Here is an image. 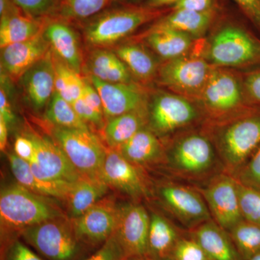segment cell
Here are the masks:
<instances>
[{"label":"cell","mask_w":260,"mask_h":260,"mask_svg":"<svg viewBox=\"0 0 260 260\" xmlns=\"http://www.w3.org/2000/svg\"><path fill=\"white\" fill-rule=\"evenodd\" d=\"M52 54L55 70V91L73 104L83 94L85 78L72 70L53 52Z\"/></svg>","instance_id":"1f68e13d"},{"label":"cell","mask_w":260,"mask_h":260,"mask_svg":"<svg viewBox=\"0 0 260 260\" xmlns=\"http://www.w3.org/2000/svg\"><path fill=\"white\" fill-rule=\"evenodd\" d=\"M119 215V210L111 203L99 202L72 224L85 245H102L116 232Z\"/></svg>","instance_id":"9a60e30c"},{"label":"cell","mask_w":260,"mask_h":260,"mask_svg":"<svg viewBox=\"0 0 260 260\" xmlns=\"http://www.w3.org/2000/svg\"><path fill=\"white\" fill-rule=\"evenodd\" d=\"M164 11L148 7H125L104 10L83 26L89 45L107 48L125 39L144 24L161 16Z\"/></svg>","instance_id":"7a4b0ae2"},{"label":"cell","mask_w":260,"mask_h":260,"mask_svg":"<svg viewBox=\"0 0 260 260\" xmlns=\"http://www.w3.org/2000/svg\"><path fill=\"white\" fill-rule=\"evenodd\" d=\"M196 241L210 260H243L229 233L211 219L191 230Z\"/></svg>","instance_id":"44dd1931"},{"label":"cell","mask_w":260,"mask_h":260,"mask_svg":"<svg viewBox=\"0 0 260 260\" xmlns=\"http://www.w3.org/2000/svg\"><path fill=\"white\" fill-rule=\"evenodd\" d=\"M83 70L88 76H93L109 83H132L133 75L124 63L112 50L95 48L89 54Z\"/></svg>","instance_id":"7402d4cb"},{"label":"cell","mask_w":260,"mask_h":260,"mask_svg":"<svg viewBox=\"0 0 260 260\" xmlns=\"http://www.w3.org/2000/svg\"><path fill=\"white\" fill-rule=\"evenodd\" d=\"M248 260H260V253L259 254H256V255L253 256L250 259Z\"/></svg>","instance_id":"816d5d0a"},{"label":"cell","mask_w":260,"mask_h":260,"mask_svg":"<svg viewBox=\"0 0 260 260\" xmlns=\"http://www.w3.org/2000/svg\"><path fill=\"white\" fill-rule=\"evenodd\" d=\"M50 50V45L44 37V30L30 40L7 46L1 49L2 71L13 80H20L24 73L42 59Z\"/></svg>","instance_id":"ac0fdd59"},{"label":"cell","mask_w":260,"mask_h":260,"mask_svg":"<svg viewBox=\"0 0 260 260\" xmlns=\"http://www.w3.org/2000/svg\"><path fill=\"white\" fill-rule=\"evenodd\" d=\"M174 260H210L196 241L193 239H180L171 255Z\"/></svg>","instance_id":"f35d334b"},{"label":"cell","mask_w":260,"mask_h":260,"mask_svg":"<svg viewBox=\"0 0 260 260\" xmlns=\"http://www.w3.org/2000/svg\"><path fill=\"white\" fill-rule=\"evenodd\" d=\"M214 16V10L204 13L173 10L170 14L159 19L150 29H171L184 32L192 38L200 37L209 28Z\"/></svg>","instance_id":"d4e9b609"},{"label":"cell","mask_w":260,"mask_h":260,"mask_svg":"<svg viewBox=\"0 0 260 260\" xmlns=\"http://www.w3.org/2000/svg\"><path fill=\"white\" fill-rule=\"evenodd\" d=\"M126 257L115 232L93 254L84 260H124Z\"/></svg>","instance_id":"60d3db41"},{"label":"cell","mask_w":260,"mask_h":260,"mask_svg":"<svg viewBox=\"0 0 260 260\" xmlns=\"http://www.w3.org/2000/svg\"><path fill=\"white\" fill-rule=\"evenodd\" d=\"M237 192L244 220L260 225V190L237 181Z\"/></svg>","instance_id":"d590c367"},{"label":"cell","mask_w":260,"mask_h":260,"mask_svg":"<svg viewBox=\"0 0 260 260\" xmlns=\"http://www.w3.org/2000/svg\"><path fill=\"white\" fill-rule=\"evenodd\" d=\"M212 218L219 226L229 232L244 220L241 213L237 181L229 174L214 176L201 189Z\"/></svg>","instance_id":"ba28073f"},{"label":"cell","mask_w":260,"mask_h":260,"mask_svg":"<svg viewBox=\"0 0 260 260\" xmlns=\"http://www.w3.org/2000/svg\"><path fill=\"white\" fill-rule=\"evenodd\" d=\"M72 105L78 116L85 123L88 124V122H90L100 129L104 127L106 121L104 114L98 112L93 107H90L88 103L84 100L83 97L80 96L79 99H77Z\"/></svg>","instance_id":"b9f144b4"},{"label":"cell","mask_w":260,"mask_h":260,"mask_svg":"<svg viewBox=\"0 0 260 260\" xmlns=\"http://www.w3.org/2000/svg\"><path fill=\"white\" fill-rule=\"evenodd\" d=\"M24 14L34 18L59 16L64 0H13Z\"/></svg>","instance_id":"8d00e7d4"},{"label":"cell","mask_w":260,"mask_h":260,"mask_svg":"<svg viewBox=\"0 0 260 260\" xmlns=\"http://www.w3.org/2000/svg\"><path fill=\"white\" fill-rule=\"evenodd\" d=\"M1 260H44L18 238L3 242Z\"/></svg>","instance_id":"ab89813d"},{"label":"cell","mask_w":260,"mask_h":260,"mask_svg":"<svg viewBox=\"0 0 260 260\" xmlns=\"http://www.w3.org/2000/svg\"><path fill=\"white\" fill-rule=\"evenodd\" d=\"M245 86L249 95L256 102L260 103V71L248 75Z\"/></svg>","instance_id":"7dc6e473"},{"label":"cell","mask_w":260,"mask_h":260,"mask_svg":"<svg viewBox=\"0 0 260 260\" xmlns=\"http://www.w3.org/2000/svg\"><path fill=\"white\" fill-rule=\"evenodd\" d=\"M162 260H174V259H173L172 258L169 257V258H167V259H164Z\"/></svg>","instance_id":"db71d44e"},{"label":"cell","mask_w":260,"mask_h":260,"mask_svg":"<svg viewBox=\"0 0 260 260\" xmlns=\"http://www.w3.org/2000/svg\"><path fill=\"white\" fill-rule=\"evenodd\" d=\"M181 238L177 229L162 215H150L148 241V259L162 260L171 257L174 248Z\"/></svg>","instance_id":"484cf974"},{"label":"cell","mask_w":260,"mask_h":260,"mask_svg":"<svg viewBox=\"0 0 260 260\" xmlns=\"http://www.w3.org/2000/svg\"><path fill=\"white\" fill-rule=\"evenodd\" d=\"M63 218L51 198L37 194L20 184L5 188L0 195V220L3 242L15 234L43 222Z\"/></svg>","instance_id":"6da1fadb"},{"label":"cell","mask_w":260,"mask_h":260,"mask_svg":"<svg viewBox=\"0 0 260 260\" xmlns=\"http://www.w3.org/2000/svg\"><path fill=\"white\" fill-rule=\"evenodd\" d=\"M148 122V107L116 116L106 121L104 136L110 148L124 144Z\"/></svg>","instance_id":"83f0119b"},{"label":"cell","mask_w":260,"mask_h":260,"mask_svg":"<svg viewBox=\"0 0 260 260\" xmlns=\"http://www.w3.org/2000/svg\"><path fill=\"white\" fill-rule=\"evenodd\" d=\"M150 217L140 205H128L119 210L116 231L126 256L148 259Z\"/></svg>","instance_id":"5bb4252c"},{"label":"cell","mask_w":260,"mask_h":260,"mask_svg":"<svg viewBox=\"0 0 260 260\" xmlns=\"http://www.w3.org/2000/svg\"><path fill=\"white\" fill-rule=\"evenodd\" d=\"M112 51L124 63L131 74L142 81H148L158 73L156 61L141 46L121 44Z\"/></svg>","instance_id":"4dcf8cb0"},{"label":"cell","mask_w":260,"mask_h":260,"mask_svg":"<svg viewBox=\"0 0 260 260\" xmlns=\"http://www.w3.org/2000/svg\"><path fill=\"white\" fill-rule=\"evenodd\" d=\"M198 117V111L194 106L175 94H156L148 107L150 129L158 137L172 134L189 125Z\"/></svg>","instance_id":"9c48e42d"},{"label":"cell","mask_w":260,"mask_h":260,"mask_svg":"<svg viewBox=\"0 0 260 260\" xmlns=\"http://www.w3.org/2000/svg\"><path fill=\"white\" fill-rule=\"evenodd\" d=\"M23 13L13 0H0V18Z\"/></svg>","instance_id":"c3c4849f"},{"label":"cell","mask_w":260,"mask_h":260,"mask_svg":"<svg viewBox=\"0 0 260 260\" xmlns=\"http://www.w3.org/2000/svg\"><path fill=\"white\" fill-rule=\"evenodd\" d=\"M102 180L135 198L148 194L146 183L136 165L132 164L116 149L107 150L103 166Z\"/></svg>","instance_id":"e0dca14e"},{"label":"cell","mask_w":260,"mask_h":260,"mask_svg":"<svg viewBox=\"0 0 260 260\" xmlns=\"http://www.w3.org/2000/svg\"><path fill=\"white\" fill-rule=\"evenodd\" d=\"M35 145L30 164L32 172L43 180L75 184L84 177L55 142L37 135H29Z\"/></svg>","instance_id":"30bf717a"},{"label":"cell","mask_w":260,"mask_h":260,"mask_svg":"<svg viewBox=\"0 0 260 260\" xmlns=\"http://www.w3.org/2000/svg\"><path fill=\"white\" fill-rule=\"evenodd\" d=\"M46 19L34 18L24 13L0 18V47L37 37L44 30Z\"/></svg>","instance_id":"f1b7e54d"},{"label":"cell","mask_w":260,"mask_h":260,"mask_svg":"<svg viewBox=\"0 0 260 260\" xmlns=\"http://www.w3.org/2000/svg\"><path fill=\"white\" fill-rule=\"evenodd\" d=\"M62 218L28 228L20 237L48 260H78L85 244L77 237L73 224Z\"/></svg>","instance_id":"277c9868"},{"label":"cell","mask_w":260,"mask_h":260,"mask_svg":"<svg viewBox=\"0 0 260 260\" xmlns=\"http://www.w3.org/2000/svg\"><path fill=\"white\" fill-rule=\"evenodd\" d=\"M200 94L205 106L215 112H229L242 100V89L235 77L215 70L212 72Z\"/></svg>","instance_id":"ffe728a7"},{"label":"cell","mask_w":260,"mask_h":260,"mask_svg":"<svg viewBox=\"0 0 260 260\" xmlns=\"http://www.w3.org/2000/svg\"><path fill=\"white\" fill-rule=\"evenodd\" d=\"M10 169L18 184L37 194L66 200L75 184L43 180L32 172L30 164L15 153L8 155Z\"/></svg>","instance_id":"603a6c76"},{"label":"cell","mask_w":260,"mask_h":260,"mask_svg":"<svg viewBox=\"0 0 260 260\" xmlns=\"http://www.w3.org/2000/svg\"><path fill=\"white\" fill-rule=\"evenodd\" d=\"M169 169L178 177L202 179L213 172L217 164L216 153L208 138L198 133L181 137L167 155Z\"/></svg>","instance_id":"8992f818"},{"label":"cell","mask_w":260,"mask_h":260,"mask_svg":"<svg viewBox=\"0 0 260 260\" xmlns=\"http://www.w3.org/2000/svg\"><path fill=\"white\" fill-rule=\"evenodd\" d=\"M159 194L173 216L190 230L213 219L204 198L188 186L173 183L164 184Z\"/></svg>","instance_id":"7c38bea8"},{"label":"cell","mask_w":260,"mask_h":260,"mask_svg":"<svg viewBox=\"0 0 260 260\" xmlns=\"http://www.w3.org/2000/svg\"><path fill=\"white\" fill-rule=\"evenodd\" d=\"M44 35L53 54L80 74L84 67L83 53L78 32L69 21L59 16L46 19Z\"/></svg>","instance_id":"2e32d148"},{"label":"cell","mask_w":260,"mask_h":260,"mask_svg":"<svg viewBox=\"0 0 260 260\" xmlns=\"http://www.w3.org/2000/svg\"><path fill=\"white\" fill-rule=\"evenodd\" d=\"M215 0H179L174 4L173 10H189V11L204 12L213 10Z\"/></svg>","instance_id":"ee69618b"},{"label":"cell","mask_w":260,"mask_h":260,"mask_svg":"<svg viewBox=\"0 0 260 260\" xmlns=\"http://www.w3.org/2000/svg\"><path fill=\"white\" fill-rule=\"evenodd\" d=\"M124 260H148L145 259H142V258H138V257H130V256H127Z\"/></svg>","instance_id":"f5cc1de1"},{"label":"cell","mask_w":260,"mask_h":260,"mask_svg":"<svg viewBox=\"0 0 260 260\" xmlns=\"http://www.w3.org/2000/svg\"><path fill=\"white\" fill-rule=\"evenodd\" d=\"M135 165H147L162 155L158 137L151 129L143 128L124 144L114 148Z\"/></svg>","instance_id":"cb8c5ba5"},{"label":"cell","mask_w":260,"mask_h":260,"mask_svg":"<svg viewBox=\"0 0 260 260\" xmlns=\"http://www.w3.org/2000/svg\"><path fill=\"white\" fill-rule=\"evenodd\" d=\"M24 96L36 110L47 107L55 92V70L52 51L20 78Z\"/></svg>","instance_id":"d6986e66"},{"label":"cell","mask_w":260,"mask_h":260,"mask_svg":"<svg viewBox=\"0 0 260 260\" xmlns=\"http://www.w3.org/2000/svg\"><path fill=\"white\" fill-rule=\"evenodd\" d=\"M234 177L238 182L260 190V145Z\"/></svg>","instance_id":"74e56055"},{"label":"cell","mask_w":260,"mask_h":260,"mask_svg":"<svg viewBox=\"0 0 260 260\" xmlns=\"http://www.w3.org/2000/svg\"><path fill=\"white\" fill-rule=\"evenodd\" d=\"M0 116L8 123V126L15 122V116L13 108L8 99V94L5 91V87L2 84L0 89Z\"/></svg>","instance_id":"bcb514c9"},{"label":"cell","mask_w":260,"mask_h":260,"mask_svg":"<svg viewBox=\"0 0 260 260\" xmlns=\"http://www.w3.org/2000/svg\"><path fill=\"white\" fill-rule=\"evenodd\" d=\"M256 26L260 28V0H234Z\"/></svg>","instance_id":"f6af8a7d"},{"label":"cell","mask_w":260,"mask_h":260,"mask_svg":"<svg viewBox=\"0 0 260 260\" xmlns=\"http://www.w3.org/2000/svg\"><path fill=\"white\" fill-rule=\"evenodd\" d=\"M88 78L102 99L106 121L148 107L147 92L135 83H109L93 76H88Z\"/></svg>","instance_id":"4fadbf2b"},{"label":"cell","mask_w":260,"mask_h":260,"mask_svg":"<svg viewBox=\"0 0 260 260\" xmlns=\"http://www.w3.org/2000/svg\"><path fill=\"white\" fill-rule=\"evenodd\" d=\"M8 124L2 116H0V150L4 152L8 144Z\"/></svg>","instance_id":"681fc988"},{"label":"cell","mask_w":260,"mask_h":260,"mask_svg":"<svg viewBox=\"0 0 260 260\" xmlns=\"http://www.w3.org/2000/svg\"><path fill=\"white\" fill-rule=\"evenodd\" d=\"M15 154L19 158L30 162L35 155V145L31 138L27 136H18L14 143Z\"/></svg>","instance_id":"7bdbcfd3"},{"label":"cell","mask_w":260,"mask_h":260,"mask_svg":"<svg viewBox=\"0 0 260 260\" xmlns=\"http://www.w3.org/2000/svg\"><path fill=\"white\" fill-rule=\"evenodd\" d=\"M229 233L243 260L260 253V225L243 220Z\"/></svg>","instance_id":"836d02e7"},{"label":"cell","mask_w":260,"mask_h":260,"mask_svg":"<svg viewBox=\"0 0 260 260\" xmlns=\"http://www.w3.org/2000/svg\"><path fill=\"white\" fill-rule=\"evenodd\" d=\"M46 118L58 127L90 130L87 123L78 116L70 103L54 92L46 111Z\"/></svg>","instance_id":"d6a6232c"},{"label":"cell","mask_w":260,"mask_h":260,"mask_svg":"<svg viewBox=\"0 0 260 260\" xmlns=\"http://www.w3.org/2000/svg\"><path fill=\"white\" fill-rule=\"evenodd\" d=\"M260 145V113L244 116L220 131L216 139L219 158L234 177Z\"/></svg>","instance_id":"3957f363"},{"label":"cell","mask_w":260,"mask_h":260,"mask_svg":"<svg viewBox=\"0 0 260 260\" xmlns=\"http://www.w3.org/2000/svg\"><path fill=\"white\" fill-rule=\"evenodd\" d=\"M52 135L56 144L84 177L102 179L107 149L90 130L54 126Z\"/></svg>","instance_id":"5b68a950"},{"label":"cell","mask_w":260,"mask_h":260,"mask_svg":"<svg viewBox=\"0 0 260 260\" xmlns=\"http://www.w3.org/2000/svg\"><path fill=\"white\" fill-rule=\"evenodd\" d=\"M213 71L204 59L182 56L164 63L157 74L160 83L167 88L189 95L201 93Z\"/></svg>","instance_id":"8fae6325"},{"label":"cell","mask_w":260,"mask_h":260,"mask_svg":"<svg viewBox=\"0 0 260 260\" xmlns=\"http://www.w3.org/2000/svg\"><path fill=\"white\" fill-rule=\"evenodd\" d=\"M208 57L217 66L239 67L260 62V43L244 29L226 25L214 36Z\"/></svg>","instance_id":"52a82bcc"},{"label":"cell","mask_w":260,"mask_h":260,"mask_svg":"<svg viewBox=\"0 0 260 260\" xmlns=\"http://www.w3.org/2000/svg\"><path fill=\"white\" fill-rule=\"evenodd\" d=\"M108 186L105 181L86 177L75 183L66 199L73 220L99 203L107 193Z\"/></svg>","instance_id":"f546056e"},{"label":"cell","mask_w":260,"mask_h":260,"mask_svg":"<svg viewBox=\"0 0 260 260\" xmlns=\"http://www.w3.org/2000/svg\"><path fill=\"white\" fill-rule=\"evenodd\" d=\"M179 0H148L146 7L158 9L160 7L165 6V5L175 4Z\"/></svg>","instance_id":"f907efd6"},{"label":"cell","mask_w":260,"mask_h":260,"mask_svg":"<svg viewBox=\"0 0 260 260\" xmlns=\"http://www.w3.org/2000/svg\"><path fill=\"white\" fill-rule=\"evenodd\" d=\"M145 42L166 60L180 57L187 52L193 38L171 29H149L144 34Z\"/></svg>","instance_id":"4316f807"},{"label":"cell","mask_w":260,"mask_h":260,"mask_svg":"<svg viewBox=\"0 0 260 260\" xmlns=\"http://www.w3.org/2000/svg\"><path fill=\"white\" fill-rule=\"evenodd\" d=\"M114 0H64L59 17L64 20H88L102 13Z\"/></svg>","instance_id":"e575fe53"}]
</instances>
